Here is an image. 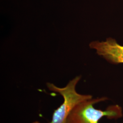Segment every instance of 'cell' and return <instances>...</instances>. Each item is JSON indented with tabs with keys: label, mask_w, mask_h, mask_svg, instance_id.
Segmentation results:
<instances>
[{
	"label": "cell",
	"mask_w": 123,
	"mask_h": 123,
	"mask_svg": "<svg viewBox=\"0 0 123 123\" xmlns=\"http://www.w3.org/2000/svg\"><path fill=\"white\" fill-rule=\"evenodd\" d=\"M108 99L105 97L92 98L80 103L72 111L67 123H98V121L104 117L110 119H116L122 117V109L118 105L110 106L105 110L94 107L97 103Z\"/></svg>",
	"instance_id": "obj_1"
},
{
	"label": "cell",
	"mask_w": 123,
	"mask_h": 123,
	"mask_svg": "<svg viewBox=\"0 0 123 123\" xmlns=\"http://www.w3.org/2000/svg\"><path fill=\"white\" fill-rule=\"evenodd\" d=\"M81 78L80 76L76 77L63 88L58 87L50 83L47 84L49 90L59 93L63 99L62 103L54 110L50 123H67L69 115L76 106L84 101L92 98L91 95L82 94L77 92L76 85Z\"/></svg>",
	"instance_id": "obj_2"
},
{
	"label": "cell",
	"mask_w": 123,
	"mask_h": 123,
	"mask_svg": "<svg viewBox=\"0 0 123 123\" xmlns=\"http://www.w3.org/2000/svg\"><path fill=\"white\" fill-rule=\"evenodd\" d=\"M89 47L95 49L99 55L110 63L123 64V46L118 44L114 39L109 38L105 42H92Z\"/></svg>",
	"instance_id": "obj_3"
},
{
	"label": "cell",
	"mask_w": 123,
	"mask_h": 123,
	"mask_svg": "<svg viewBox=\"0 0 123 123\" xmlns=\"http://www.w3.org/2000/svg\"><path fill=\"white\" fill-rule=\"evenodd\" d=\"M32 123H40V122H38V121H34V122H32Z\"/></svg>",
	"instance_id": "obj_4"
}]
</instances>
